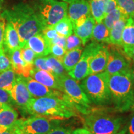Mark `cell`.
<instances>
[{
	"mask_svg": "<svg viewBox=\"0 0 134 134\" xmlns=\"http://www.w3.org/2000/svg\"><path fill=\"white\" fill-rule=\"evenodd\" d=\"M1 17L11 23L16 29L21 48L26 45L30 38L41 33L45 27L34 9L24 3H20L11 9L4 11Z\"/></svg>",
	"mask_w": 134,
	"mask_h": 134,
	"instance_id": "1",
	"label": "cell"
},
{
	"mask_svg": "<svg viewBox=\"0 0 134 134\" xmlns=\"http://www.w3.org/2000/svg\"><path fill=\"white\" fill-rule=\"evenodd\" d=\"M25 111L34 116L52 119H68L78 116V109L64 94L32 99Z\"/></svg>",
	"mask_w": 134,
	"mask_h": 134,
	"instance_id": "2",
	"label": "cell"
},
{
	"mask_svg": "<svg viewBox=\"0 0 134 134\" xmlns=\"http://www.w3.org/2000/svg\"><path fill=\"white\" fill-rule=\"evenodd\" d=\"M109 88L115 109L119 112L129 110L134 100L130 70L109 75Z\"/></svg>",
	"mask_w": 134,
	"mask_h": 134,
	"instance_id": "3",
	"label": "cell"
},
{
	"mask_svg": "<svg viewBox=\"0 0 134 134\" xmlns=\"http://www.w3.org/2000/svg\"><path fill=\"white\" fill-rule=\"evenodd\" d=\"M109 76V75L104 71L89 75L82 80L81 87L90 103L98 105L111 103Z\"/></svg>",
	"mask_w": 134,
	"mask_h": 134,
	"instance_id": "4",
	"label": "cell"
},
{
	"mask_svg": "<svg viewBox=\"0 0 134 134\" xmlns=\"http://www.w3.org/2000/svg\"><path fill=\"white\" fill-rule=\"evenodd\" d=\"M84 114V127L92 134H116L123 122L122 117L99 110H89Z\"/></svg>",
	"mask_w": 134,
	"mask_h": 134,
	"instance_id": "5",
	"label": "cell"
},
{
	"mask_svg": "<svg viewBox=\"0 0 134 134\" xmlns=\"http://www.w3.org/2000/svg\"><path fill=\"white\" fill-rule=\"evenodd\" d=\"M34 9L45 27L54 26L68 14V4L58 0H38Z\"/></svg>",
	"mask_w": 134,
	"mask_h": 134,
	"instance_id": "6",
	"label": "cell"
},
{
	"mask_svg": "<svg viewBox=\"0 0 134 134\" xmlns=\"http://www.w3.org/2000/svg\"><path fill=\"white\" fill-rule=\"evenodd\" d=\"M59 81L60 91L71 100L79 111L83 114L86 113L91 103L78 82L68 74L60 77Z\"/></svg>",
	"mask_w": 134,
	"mask_h": 134,
	"instance_id": "7",
	"label": "cell"
},
{
	"mask_svg": "<svg viewBox=\"0 0 134 134\" xmlns=\"http://www.w3.org/2000/svg\"><path fill=\"white\" fill-rule=\"evenodd\" d=\"M16 125L21 134H47L55 126L50 119L34 116L18 119Z\"/></svg>",
	"mask_w": 134,
	"mask_h": 134,
	"instance_id": "8",
	"label": "cell"
},
{
	"mask_svg": "<svg viewBox=\"0 0 134 134\" xmlns=\"http://www.w3.org/2000/svg\"><path fill=\"white\" fill-rule=\"evenodd\" d=\"M101 46V43L93 41L87 45L81 55L79 61L73 70L68 74L73 79L80 81L89 75V66L92 57L97 50Z\"/></svg>",
	"mask_w": 134,
	"mask_h": 134,
	"instance_id": "9",
	"label": "cell"
},
{
	"mask_svg": "<svg viewBox=\"0 0 134 134\" xmlns=\"http://www.w3.org/2000/svg\"><path fill=\"white\" fill-rule=\"evenodd\" d=\"M90 16L91 11L88 0H76L68 6L67 16L72 22L73 27L81 25Z\"/></svg>",
	"mask_w": 134,
	"mask_h": 134,
	"instance_id": "10",
	"label": "cell"
},
{
	"mask_svg": "<svg viewBox=\"0 0 134 134\" xmlns=\"http://www.w3.org/2000/svg\"><path fill=\"white\" fill-rule=\"evenodd\" d=\"M9 93L14 104L24 110L32 99V96L27 88L24 77L22 76L16 77L12 90Z\"/></svg>",
	"mask_w": 134,
	"mask_h": 134,
	"instance_id": "11",
	"label": "cell"
},
{
	"mask_svg": "<svg viewBox=\"0 0 134 134\" xmlns=\"http://www.w3.org/2000/svg\"><path fill=\"white\" fill-rule=\"evenodd\" d=\"M131 65L122 53L115 49L109 50L108 63L105 71L109 75L130 70Z\"/></svg>",
	"mask_w": 134,
	"mask_h": 134,
	"instance_id": "12",
	"label": "cell"
},
{
	"mask_svg": "<svg viewBox=\"0 0 134 134\" xmlns=\"http://www.w3.org/2000/svg\"><path fill=\"white\" fill-rule=\"evenodd\" d=\"M24 80L26 84L27 88L33 98L48 96L62 97L65 94L62 91L45 86L30 76L27 78L24 77Z\"/></svg>",
	"mask_w": 134,
	"mask_h": 134,
	"instance_id": "13",
	"label": "cell"
},
{
	"mask_svg": "<svg viewBox=\"0 0 134 134\" xmlns=\"http://www.w3.org/2000/svg\"><path fill=\"white\" fill-rule=\"evenodd\" d=\"M21 48H18L13 51L8 52L6 53L11 61V68L14 73L18 76H22L27 78L30 76L31 71L34 68V66L27 64L23 59L21 56Z\"/></svg>",
	"mask_w": 134,
	"mask_h": 134,
	"instance_id": "14",
	"label": "cell"
},
{
	"mask_svg": "<svg viewBox=\"0 0 134 134\" xmlns=\"http://www.w3.org/2000/svg\"><path fill=\"white\" fill-rule=\"evenodd\" d=\"M109 56V48L101 44L92 57L89 66V75L104 71Z\"/></svg>",
	"mask_w": 134,
	"mask_h": 134,
	"instance_id": "15",
	"label": "cell"
},
{
	"mask_svg": "<svg viewBox=\"0 0 134 134\" xmlns=\"http://www.w3.org/2000/svg\"><path fill=\"white\" fill-rule=\"evenodd\" d=\"M27 46L36 55V57H44L50 55V43L42 33L37 34L29 38Z\"/></svg>",
	"mask_w": 134,
	"mask_h": 134,
	"instance_id": "16",
	"label": "cell"
},
{
	"mask_svg": "<svg viewBox=\"0 0 134 134\" xmlns=\"http://www.w3.org/2000/svg\"><path fill=\"white\" fill-rule=\"evenodd\" d=\"M30 77L48 88L60 91L59 78L49 71L38 70L34 67Z\"/></svg>",
	"mask_w": 134,
	"mask_h": 134,
	"instance_id": "17",
	"label": "cell"
},
{
	"mask_svg": "<svg viewBox=\"0 0 134 134\" xmlns=\"http://www.w3.org/2000/svg\"><path fill=\"white\" fill-rule=\"evenodd\" d=\"M18 114L11 105H4L0 108V132H4L16 124Z\"/></svg>",
	"mask_w": 134,
	"mask_h": 134,
	"instance_id": "18",
	"label": "cell"
},
{
	"mask_svg": "<svg viewBox=\"0 0 134 134\" xmlns=\"http://www.w3.org/2000/svg\"><path fill=\"white\" fill-rule=\"evenodd\" d=\"M125 55L130 58L134 47V22L129 18L122 34V46Z\"/></svg>",
	"mask_w": 134,
	"mask_h": 134,
	"instance_id": "19",
	"label": "cell"
},
{
	"mask_svg": "<svg viewBox=\"0 0 134 134\" xmlns=\"http://www.w3.org/2000/svg\"><path fill=\"white\" fill-rule=\"evenodd\" d=\"M3 47L6 52L21 48L18 32L9 22H7L5 27Z\"/></svg>",
	"mask_w": 134,
	"mask_h": 134,
	"instance_id": "20",
	"label": "cell"
},
{
	"mask_svg": "<svg viewBox=\"0 0 134 134\" xmlns=\"http://www.w3.org/2000/svg\"><path fill=\"white\" fill-rule=\"evenodd\" d=\"M96 22L92 16H89L81 25L73 27V32L81 40L83 46H86L91 38L94 27Z\"/></svg>",
	"mask_w": 134,
	"mask_h": 134,
	"instance_id": "21",
	"label": "cell"
},
{
	"mask_svg": "<svg viewBox=\"0 0 134 134\" xmlns=\"http://www.w3.org/2000/svg\"><path fill=\"white\" fill-rule=\"evenodd\" d=\"M129 17L125 16L120 19L109 30V43L114 46L121 47L122 34Z\"/></svg>",
	"mask_w": 134,
	"mask_h": 134,
	"instance_id": "22",
	"label": "cell"
},
{
	"mask_svg": "<svg viewBox=\"0 0 134 134\" xmlns=\"http://www.w3.org/2000/svg\"><path fill=\"white\" fill-rule=\"evenodd\" d=\"M83 51V48L82 47L66 52L64 57L62 60V63L68 73L71 71L78 62Z\"/></svg>",
	"mask_w": 134,
	"mask_h": 134,
	"instance_id": "23",
	"label": "cell"
},
{
	"mask_svg": "<svg viewBox=\"0 0 134 134\" xmlns=\"http://www.w3.org/2000/svg\"><path fill=\"white\" fill-rule=\"evenodd\" d=\"M91 39L96 42L109 43V29L105 26L103 21L96 23Z\"/></svg>",
	"mask_w": 134,
	"mask_h": 134,
	"instance_id": "24",
	"label": "cell"
},
{
	"mask_svg": "<svg viewBox=\"0 0 134 134\" xmlns=\"http://www.w3.org/2000/svg\"><path fill=\"white\" fill-rule=\"evenodd\" d=\"M90 4L91 15L96 23L103 21L106 16L104 0H88Z\"/></svg>",
	"mask_w": 134,
	"mask_h": 134,
	"instance_id": "25",
	"label": "cell"
},
{
	"mask_svg": "<svg viewBox=\"0 0 134 134\" xmlns=\"http://www.w3.org/2000/svg\"><path fill=\"white\" fill-rule=\"evenodd\" d=\"M16 75L12 68L0 71V88L11 91L16 81Z\"/></svg>",
	"mask_w": 134,
	"mask_h": 134,
	"instance_id": "26",
	"label": "cell"
},
{
	"mask_svg": "<svg viewBox=\"0 0 134 134\" xmlns=\"http://www.w3.org/2000/svg\"><path fill=\"white\" fill-rule=\"evenodd\" d=\"M46 65L50 72L58 78L68 74V72L65 70L62 62L52 55L46 57Z\"/></svg>",
	"mask_w": 134,
	"mask_h": 134,
	"instance_id": "27",
	"label": "cell"
},
{
	"mask_svg": "<svg viewBox=\"0 0 134 134\" xmlns=\"http://www.w3.org/2000/svg\"><path fill=\"white\" fill-rule=\"evenodd\" d=\"M52 27L59 36L66 38L71 36L73 32V24L68 16L65 17Z\"/></svg>",
	"mask_w": 134,
	"mask_h": 134,
	"instance_id": "28",
	"label": "cell"
},
{
	"mask_svg": "<svg viewBox=\"0 0 134 134\" xmlns=\"http://www.w3.org/2000/svg\"><path fill=\"white\" fill-rule=\"evenodd\" d=\"M125 16H127L122 12L118 6H117L116 8H115L113 11H110V13H109L105 16L103 20V22L104 24H105V26L110 30L117 21H119L120 19H122V18Z\"/></svg>",
	"mask_w": 134,
	"mask_h": 134,
	"instance_id": "29",
	"label": "cell"
},
{
	"mask_svg": "<svg viewBox=\"0 0 134 134\" xmlns=\"http://www.w3.org/2000/svg\"><path fill=\"white\" fill-rule=\"evenodd\" d=\"M117 5L125 15L132 18L134 14V0H115Z\"/></svg>",
	"mask_w": 134,
	"mask_h": 134,
	"instance_id": "30",
	"label": "cell"
},
{
	"mask_svg": "<svg viewBox=\"0 0 134 134\" xmlns=\"http://www.w3.org/2000/svg\"><path fill=\"white\" fill-rule=\"evenodd\" d=\"M83 46L81 40L75 34H72L71 36L66 38V47H65L66 51H69V50L76 48L82 47Z\"/></svg>",
	"mask_w": 134,
	"mask_h": 134,
	"instance_id": "31",
	"label": "cell"
},
{
	"mask_svg": "<svg viewBox=\"0 0 134 134\" xmlns=\"http://www.w3.org/2000/svg\"><path fill=\"white\" fill-rule=\"evenodd\" d=\"M21 53L22 58L24 60L25 62L30 65L34 66V62L36 59V55L32 50L27 46L25 45L23 47L21 48Z\"/></svg>",
	"mask_w": 134,
	"mask_h": 134,
	"instance_id": "32",
	"label": "cell"
},
{
	"mask_svg": "<svg viewBox=\"0 0 134 134\" xmlns=\"http://www.w3.org/2000/svg\"><path fill=\"white\" fill-rule=\"evenodd\" d=\"M11 68V63L9 57L5 51L3 45L0 46V71H3Z\"/></svg>",
	"mask_w": 134,
	"mask_h": 134,
	"instance_id": "33",
	"label": "cell"
},
{
	"mask_svg": "<svg viewBox=\"0 0 134 134\" xmlns=\"http://www.w3.org/2000/svg\"><path fill=\"white\" fill-rule=\"evenodd\" d=\"M66 50L62 47L58 46V45H50V54L52 56L54 57L60 61L62 62L63 58L64 57Z\"/></svg>",
	"mask_w": 134,
	"mask_h": 134,
	"instance_id": "34",
	"label": "cell"
},
{
	"mask_svg": "<svg viewBox=\"0 0 134 134\" xmlns=\"http://www.w3.org/2000/svg\"><path fill=\"white\" fill-rule=\"evenodd\" d=\"M14 104V101L9 92L0 88V108L4 105L13 106Z\"/></svg>",
	"mask_w": 134,
	"mask_h": 134,
	"instance_id": "35",
	"label": "cell"
},
{
	"mask_svg": "<svg viewBox=\"0 0 134 134\" xmlns=\"http://www.w3.org/2000/svg\"><path fill=\"white\" fill-rule=\"evenodd\" d=\"M42 34L43 36L45 37L47 41L49 42L52 41V40L56 38L57 37L59 36L58 33L56 31L53 29L52 26H46L43 28L42 31Z\"/></svg>",
	"mask_w": 134,
	"mask_h": 134,
	"instance_id": "36",
	"label": "cell"
},
{
	"mask_svg": "<svg viewBox=\"0 0 134 134\" xmlns=\"http://www.w3.org/2000/svg\"><path fill=\"white\" fill-rule=\"evenodd\" d=\"M34 67L38 70H45V71L50 72V70L46 65V57H36V59L34 60Z\"/></svg>",
	"mask_w": 134,
	"mask_h": 134,
	"instance_id": "37",
	"label": "cell"
},
{
	"mask_svg": "<svg viewBox=\"0 0 134 134\" xmlns=\"http://www.w3.org/2000/svg\"><path fill=\"white\" fill-rule=\"evenodd\" d=\"M72 130L68 127H64L57 125L48 132L47 134H71Z\"/></svg>",
	"mask_w": 134,
	"mask_h": 134,
	"instance_id": "38",
	"label": "cell"
},
{
	"mask_svg": "<svg viewBox=\"0 0 134 134\" xmlns=\"http://www.w3.org/2000/svg\"><path fill=\"white\" fill-rule=\"evenodd\" d=\"M66 37H64L63 36H58L56 38L50 42V46L53 44L58 45V46L62 47L65 49V47H66Z\"/></svg>",
	"mask_w": 134,
	"mask_h": 134,
	"instance_id": "39",
	"label": "cell"
},
{
	"mask_svg": "<svg viewBox=\"0 0 134 134\" xmlns=\"http://www.w3.org/2000/svg\"><path fill=\"white\" fill-rule=\"evenodd\" d=\"M5 27H6L5 19H3V18H1L0 19V46L1 45H3Z\"/></svg>",
	"mask_w": 134,
	"mask_h": 134,
	"instance_id": "40",
	"label": "cell"
},
{
	"mask_svg": "<svg viewBox=\"0 0 134 134\" xmlns=\"http://www.w3.org/2000/svg\"><path fill=\"white\" fill-rule=\"evenodd\" d=\"M127 132H128V134H134V113L132 114L130 118Z\"/></svg>",
	"mask_w": 134,
	"mask_h": 134,
	"instance_id": "41",
	"label": "cell"
},
{
	"mask_svg": "<svg viewBox=\"0 0 134 134\" xmlns=\"http://www.w3.org/2000/svg\"><path fill=\"white\" fill-rule=\"evenodd\" d=\"M0 134H21L20 132L18 130V127L16 125V124L14 125V126H13L11 128L8 129V130H6V131L4 132H0Z\"/></svg>",
	"mask_w": 134,
	"mask_h": 134,
	"instance_id": "42",
	"label": "cell"
},
{
	"mask_svg": "<svg viewBox=\"0 0 134 134\" xmlns=\"http://www.w3.org/2000/svg\"><path fill=\"white\" fill-rule=\"evenodd\" d=\"M71 134H92L89 130L85 128L76 129L73 131H72Z\"/></svg>",
	"mask_w": 134,
	"mask_h": 134,
	"instance_id": "43",
	"label": "cell"
},
{
	"mask_svg": "<svg viewBox=\"0 0 134 134\" xmlns=\"http://www.w3.org/2000/svg\"><path fill=\"white\" fill-rule=\"evenodd\" d=\"M130 75H131L132 86H133V94H134V63L132 65H131V67H130Z\"/></svg>",
	"mask_w": 134,
	"mask_h": 134,
	"instance_id": "44",
	"label": "cell"
},
{
	"mask_svg": "<svg viewBox=\"0 0 134 134\" xmlns=\"http://www.w3.org/2000/svg\"><path fill=\"white\" fill-rule=\"evenodd\" d=\"M3 2H4V1H3V0H0V19L2 18L1 17V11H2V9H3Z\"/></svg>",
	"mask_w": 134,
	"mask_h": 134,
	"instance_id": "45",
	"label": "cell"
},
{
	"mask_svg": "<svg viewBox=\"0 0 134 134\" xmlns=\"http://www.w3.org/2000/svg\"><path fill=\"white\" fill-rule=\"evenodd\" d=\"M127 133V128H124L121 131L117 132L116 134H126Z\"/></svg>",
	"mask_w": 134,
	"mask_h": 134,
	"instance_id": "46",
	"label": "cell"
},
{
	"mask_svg": "<svg viewBox=\"0 0 134 134\" xmlns=\"http://www.w3.org/2000/svg\"><path fill=\"white\" fill-rule=\"evenodd\" d=\"M130 59H132L134 62V47H133V49H132V52H131V54H130Z\"/></svg>",
	"mask_w": 134,
	"mask_h": 134,
	"instance_id": "47",
	"label": "cell"
},
{
	"mask_svg": "<svg viewBox=\"0 0 134 134\" xmlns=\"http://www.w3.org/2000/svg\"><path fill=\"white\" fill-rule=\"evenodd\" d=\"M60 1H63V2H65V3H71L72 2H73V1H76V0H60Z\"/></svg>",
	"mask_w": 134,
	"mask_h": 134,
	"instance_id": "48",
	"label": "cell"
},
{
	"mask_svg": "<svg viewBox=\"0 0 134 134\" xmlns=\"http://www.w3.org/2000/svg\"><path fill=\"white\" fill-rule=\"evenodd\" d=\"M129 110H131V111H133L134 112V100H133V101L132 102L131 105H130Z\"/></svg>",
	"mask_w": 134,
	"mask_h": 134,
	"instance_id": "49",
	"label": "cell"
},
{
	"mask_svg": "<svg viewBox=\"0 0 134 134\" xmlns=\"http://www.w3.org/2000/svg\"><path fill=\"white\" fill-rule=\"evenodd\" d=\"M132 20H133V21L134 22V14H133V16L132 17Z\"/></svg>",
	"mask_w": 134,
	"mask_h": 134,
	"instance_id": "50",
	"label": "cell"
}]
</instances>
